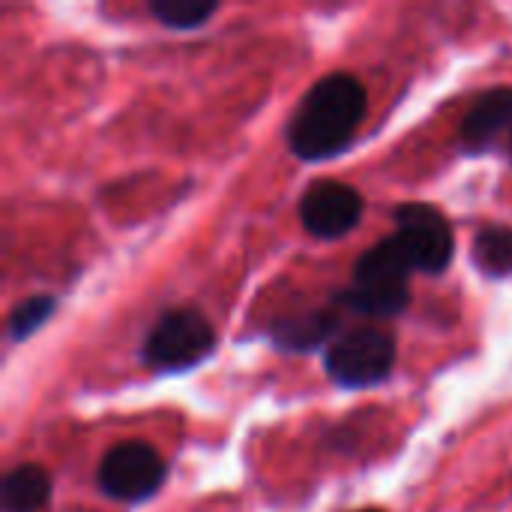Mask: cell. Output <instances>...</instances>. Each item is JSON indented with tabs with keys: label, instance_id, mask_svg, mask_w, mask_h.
Instances as JSON below:
<instances>
[{
	"label": "cell",
	"instance_id": "1",
	"mask_svg": "<svg viewBox=\"0 0 512 512\" xmlns=\"http://www.w3.org/2000/svg\"><path fill=\"white\" fill-rule=\"evenodd\" d=\"M366 117V90L354 75L333 72L312 84L288 123V147L306 162L342 153Z\"/></svg>",
	"mask_w": 512,
	"mask_h": 512
},
{
	"label": "cell",
	"instance_id": "2",
	"mask_svg": "<svg viewBox=\"0 0 512 512\" xmlns=\"http://www.w3.org/2000/svg\"><path fill=\"white\" fill-rule=\"evenodd\" d=\"M411 273H414V267H411L408 255L399 249V243L393 237H387L357 261L354 282L339 297V303L357 315L393 318L411 300V291H408Z\"/></svg>",
	"mask_w": 512,
	"mask_h": 512
},
{
	"label": "cell",
	"instance_id": "3",
	"mask_svg": "<svg viewBox=\"0 0 512 512\" xmlns=\"http://www.w3.org/2000/svg\"><path fill=\"white\" fill-rule=\"evenodd\" d=\"M216 345V333L201 312L171 309L165 312L144 342V363L156 372H183L198 366Z\"/></svg>",
	"mask_w": 512,
	"mask_h": 512
},
{
	"label": "cell",
	"instance_id": "4",
	"mask_svg": "<svg viewBox=\"0 0 512 512\" xmlns=\"http://www.w3.org/2000/svg\"><path fill=\"white\" fill-rule=\"evenodd\" d=\"M396 363V342L387 330L360 327L327 351V375L342 387H375Z\"/></svg>",
	"mask_w": 512,
	"mask_h": 512
},
{
	"label": "cell",
	"instance_id": "5",
	"mask_svg": "<svg viewBox=\"0 0 512 512\" xmlns=\"http://www.w3.org/2000/svg\"><path fill=\"white\" fill-rule=\"evenodd\" d=\"M96 480L108 498L135 504L159 492V486L165 483V462L150 444L123 441L105 453Z\"/></svg>",
	"mask_w": 512,
	"mask_h": 512
},
{
	"label": "cell",
	"instance_id": "6",
	"mask_svg": "<svg viewBox=\"0 0 512 512\" xmlns=\"http://www.w3.org/2000/svg\"><path fill=\"white\" fill-rule=\"evenodd\" d=\"M393 240L408 255L414 273H441L453 258V231L441 210L429 204H402Z\"/></svg>",
	"mask_w": 512,
	"mask_h": 512
},
{
	"label": "cell",
	"instance_id": "7",
	"mask_svg": "<svg viewBox=\"0 0 512 512\" xmlns=\"http://www.w3.org/2000/svg\"><path fill=\"white\" fill-rule=\"evenodd\" d=\"M363 216V198L348 183L318 180L306 189L300 201L303 228L318 240H339L357 228Z\"/></svg>",
	"mask_w": 512,
	"mask_h": 512
},
{
	"label": "cell",
	"instance_id": "8",
	"mask_svg": "<svg viewBox=\"0 0 512 512\" xmlns=\"http://www.w3.org/2000/svg\"><path fill=\"white\" fill-rule=\"evenodd\" d=\"M459 141L471 153L501 147L512 159V87L483 93L474 102V108L465 114Z\"/></svg>",
	"mask_w": 512,
	"mask_h": 512
},
{
	"label": "cell",
	"instance_id": "9",
	"mask_svg": "<svg viewBox=\"0 0 512 512\" xmlns=\"http://www.w3.org/2000/svg\"><path fill=\"white\" fill-rule=\"evenodd\" d=\"M51 498V477L39 465H18L3 477V512H39Z\"/></svg>",
	"mask_w": 512,
	"mask_h": 512
},
{
	"label": "cell",
	"instance_id": "10",
	"mask_svg": "<svg viewBox=\"0 0 512 512\" xmlns=\"http://www.w3.org/2000/svg\"><path fill=\"white\" fill-rule=\"evenodd\" d=\"M336 324H339V318L330 309L291 315V318H282L273 327V342L279 348H288V351H312V348H318L321 342H327L333 336Z\"/></svg>",
	"mask_w": 512,
	"mask_h": 512
},
{
	"label": "cell",
	"instance_id": "11",
	"mask_svg": "<svg viewBox=\"0 0 512 512\" xmlns=\"http://www.w3.org/2000/svg\"><path fill=\"white\" fill-rule=\"evenodd\" d=\"M474 264L492 276H510L512 273V228L504 225H489L477 234L474 240Z\"/></svg>",
	"mask_w": 512,
	"mask_h": 512
},
{
	"label": "cell",
	"instance_id": "12",
	"mask_svg": "<svg viewBox=\"0 0 512 512\" xmlns=\"http://www.w3.org/2000/svg\"><path fill=\"white\" fill-rule=\"evenodd\" d=\"M219 6L216 3H195V0H156L150 3V15L159 18L165 27L192 30L201 27Z\"/></svg>",
	"mask_w": 512,
	"mask_h": 512
},
{
	"label": "cell",
	"instance_id": "13",
	"mask_svg": "<svg viewBox=\"0 0 512 512\" xmlns=\"http://www.w3.org/2000/svg\"><path fill=\"white\" fill-rule=\"evenodd\" d=\"M54 312V297L36 294L21 300L12 312H9V336L12 339H27L30 333H36Z\"/></svg>",
	"mask_w": 512,
	"mask_h": 512
},
{
	"label": "cell",
	"instance_id": "14",
	"mask_svg": "<svg viewBox=\"0 0 512 512\" xmlns=\"http://www.w3.org/2000/svg\"><path fill=\"white\" fill-rule=\"evenodd\" d=\"M363 512H381V510H363Z\"/></svg>",
	"mask_w": 512,
	"mask_h": 512
}]
</instances>
